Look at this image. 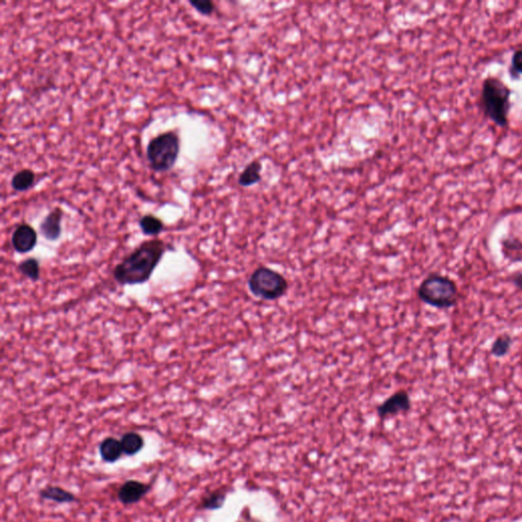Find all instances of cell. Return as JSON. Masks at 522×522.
Returning a JSON list of instances; mask_svg holds the SVG:
<instances>
[{
    "label": "cell",
    "mask_w": 522,
    "mask_h": 522,
    "mask_svg": "<svg viewBox=\"0 0 522 522\" xmlns=\"http://www.w3.org/2000/svg\"><path fill=\"white\" fill-rule=\"evenodd\" d=\"M226 497H228V491L226 489H217L202 498L199 503V508L202 510H209V511L221 509L226 503Z\"/></svg>",
    "instance_id": "obj_13"
},
{
    "label": "cell",
    "mask_w": 522,
    "mask_h": 522,
    "mask_svg": "<svg viewBox=\"0 0 522 522\" xmlns=\"http://www.w3.org/2000/svg\"><path fill=\"white\" fill-rule=\"evenodd\" d=\"M120 441L122 444V452L127 456L138 454L145 445L143 437L140 434L135 433V432H127V433L122 434Z\"/></svg>",
    "instance_id": "obj_12"
},
{
    "label": "cell",
    "mask_w": 522,
    "mask_h": 522,
    "mask_svg": "<svg viewBox=\"0 0 522 522\" xmlns=\"http://www.w3.org/2000/svg\"><path fill=\"white\" fill-rule=\"evenodd\" d=\"M238 522H262V521H257V519L251 518V517H249V519H248V521H238Z\"/></svg>",
    "instance_id": "obj_22"
},
{
    "label": "cell",
    "mask_w": 522,
    "mask_h": 522,
    "mask_svg": "<svg viewBox=\"0 0 522 522\" xmlns=\"http://www.w3.org/2000/svg\"><path fill=\"white\" fill-rule=\"evenodd\" d=\"M411 409V399L409 394L405 390H400L396 392L393 395L387 398L381 404L377 406V417L381 419L396 417V415L403 414L408 412Z\"/></svg>",
    "instance_id": "obj_6"
},
{
    "label": "cell",
    "mask_w": 522,
    "mask_h": 522,
    "mask_svg": "<svg viewBox=\"0 0 522 522\" xmlns=\"http://www.w3.org/2000/svg\"><path fill=\"white\" fill-rule=\"evenodd\" d=\"M262 165L259 160H254L245 167L239 177V184L242 187L254 186L261 179Z\"/></svg>",
    "instance_id": "obj_14"
},
{
    "label": "cell",
    "mask_w": 522,
    "mask_h": 522,
    "mask_svg": "<svg viewBox=\"0 0 522 522\" xmlns=\"http://www.w3.org/2000/svg\"><path fill=\"white\" fill-rule=\"evenodd\" d=\"M512 90L502 80L489 75L481 84L479 108L486 119L501 129L509 126Z\"/></svg>",
    "instance_id": "obj_2"
},
{
    "label": "cell",
    "mask_w": 522,
    "mask_h": 522,
    "mask_svg": "<svg viewBox=\"0 0 522 522\" xmlns=\"http://www.w3.org/2000/svg\"><path fill=\"white\" fill-rule=\"evenodd\" d=\"M35 183V174L31 169L16 172L11 179V187L18 192L29 190Z\"/></svg>",
    "instance_id": "obj_15"
},
{
    "label": "cell",
    "mask_w": 522,
    "mask_h": 522,
    "mask_svg": "<svg viewBox=\"0 0 522 522\" xmlns=\"http://www.w3.org/2000/svg\"><path fill=\"white\" fill-rule=\"evenodd\" d=\"M141 231L144 235L157 236L164 230V223L158 217L152 214H146L139 221Z\"/></svg>",
    "instance_id": "obj_16"
},
{
    "label": "cell",
    "mask_w": 522,
    "mask_h": 522,
    "mask_svg": "<svg viewBox=\"0 0 522 522\" xmlns=\"http://www.w3.org/2000/svg\"><path fill=\"white\" fill-rule=\"evenodd\" d=\"M512 345H513V339L510 335H500L493 342L492 347H491V353L495 357H504L511 350Z\"/></svg>",
    "instance_id": "obj_17"
},
{
    "label": "cell",
    "mask_w": 522,
    "mask_h": 522,
    "mask_svg": "<svg viewBox=\"0 0 522 522\" xmlns=\"http://www.w3.org/2000/svg\"><path fill=\"white\" fill-rule=\"evenodd\" d=\"M63 216V212L61 207H56L45 216L43 221L40 224V231L45 239L56 241L61 237Z\"/></svg>",
    "instance_id": "obj_9"
},
{
    "label": "cell",
    "mask_w": 522,
    "mask_h": 522,
    "mask_svg": "<svg viewBox=\"0 0 522 522\" xmlns=\"http://www.w3.org/2000/svg\"><path fill=\"white\" fill-rule=\"evenodd\" d=\"M191 6L195 9L200 15L210 16L214 11V4L210 0H190Z\"/></svg>",
    "instance_id": "obj_20"
},
{
    "label": "cell",
    "mask_w": 522,
    "mask_h": 522,
    "mask_svg": "<svg viewBox=\"0 0 522 522\" xmlns=\"http://www.w3.org/2000/svg\"><path fill=\"white\" fill-rule=\"evenodd\" d=\"M99 454L106 463H115L124 454L122 444L118 439L108 437L99 444Z\"/></svg>",
    "instance_id": "obj_11"
},
{
    "label": "cell",
    "mask_w": 522,
    "mask_h": 522,
    "mask_svg": "<svg viewBox=\"0 0 522 522\" xmlns=\"http://www.w3.org/2000/svg\"><path fill=\"white\" fill-rule=\"evenodd\" d=\"M42 500L53 501L58 504H71L77 502V496L58 486H47L39 492Z\"/></svg>",
    "instance_id": "obj_10"
},
{
    "label": "cell",
    "mask_w": 522,
    "mask_h": 522,
    "mask_svg": "<svg viewBox=\"0 0 522 522\" xmlns=\"http://www.w3.org/2000/svg\"><path fill=\"white\" fill-rule=\"evenodd\" d=\"M248 287L257 298L276 301L287 293L289 283L278 271L266 266H259L250 276Z\"/></svg>",
    "instance_id": "obj_5"
},
{
    "label": "cell",
    "mask_w": 522,
    "mask_h": 522,
    "mask_svg": "<svg viewBox=\"0 0 522 522\" xmlns=\"http://www.w3.org/2000/svg\"><path fill=\"white\" fill-rule=\"evenodd\" d=\"M152 486L142 483L137 479H129L120 486L118 491V499L122 505H134L140 502L148 493Z\"/></svg>",
    "instance_id": "obj_7"
},
{
    "label": "cell",
    "mask_w": 522,
    "mask_h": 522,
    "mask_svg": "<svg viewBox=\"0 0 522 522\" xmlns=\"http://www.w3.org/2000/svg\"><path fill=\"white\" fill-rule=\"evenodd\" d=\"M165 250V244L162 240L153 239L142 243L118 263L113 269V278L120 285H139L147 282L162 261Z\"/></svg>",
    "instance_id": "obj_1"
},
{
    "label": "cell",
    "mask_w": 522,
    "mask_h": 522,
    "mask_svg": "<svg viewBox=\"0 0 522 522\" xmlns=\"http://www.w3.org/2000/svg\"><path fill=\"white\" fill-rule=\"evenodd\" d=\"M511 283H513L519 291L522 292V273H514L511 276Z\"/></svg>",
    "instance_id": "obj_21"
},
{
    "label": "cell",
    "mask_w": 522,
    "mask_h": 522,
    "mask_svg": "<svg viewBox=\"0 0 522 522\" xmlns=\"http://www.w3.org/2000/svg\"><path fill=\"white\" fill-rule=\"evenodd\" d=\"M418 298L427 306L438 309L454 307L459 300V290L454 280L440 273H431L417 289Z\"/></svg>",
    "instance_id": "obj_3"
},
{
    "label": "cell",
    "mask_w": 522,
    "mask_h": 522,
    "mask_svg": "<svg viewBox=\"0 0 522 522\" xmlns=\"http://www.w3.org/2000/svg\"><path fill=\"white\" fill-rule=\"evenodd\" d=\"M509 72L515 79H518L522 75V48L516 49L512 54Z\"/></svg>",
    "instance_id": "obj_19"
},
{
    "label": "cell",
    "mask_w": 522,
    "mask_h": 522,
    "mask_svg": "<svg viewBox=\"0 0 522 522\" xmlns=\"http://www.w3.org/2000/svg\"><path fill=\"white\" fill-rule=\"evenodd\" d=\"M14 249L19 254L32 251L37 244V233L30 224H22L16 226L11 237Z\"/></svg>",
    "instance_id": "obj_8"
},
{
    "label": "cell",
    "mask_w": 522,
    "mask_h": 522,
    "mask_svg": "<svg viewBox=\"0 0 522 522\" xmlns=\"http://www.w3.org/2000/svg\"><path fill=\"white\" fill-rule=\"evenodd\" d=\"M179 153V139L174 132L158 135L150 142L146 150L150 167L155 172H169L174 167Z\"/></svg>",
    "instance_id": "obj_4"
},
{
    "label": "cell",
    "mask_w": 522,
    "mask_h": 522,
    "mask_svg": "<svg viewBox=\"0 0 522 522\" xmlns=\"http://www.w3.org/2000/svg\"><path fill=\"white\" fill-rule=\"evenodd\" d=\"M19 271L25 276L26 278H30L31 281H38L40 278V266L39 261L35 259H28L21 262L18 266Z\"/></svg>",
    "instance_id": "obj_18"
}]
</instances>
